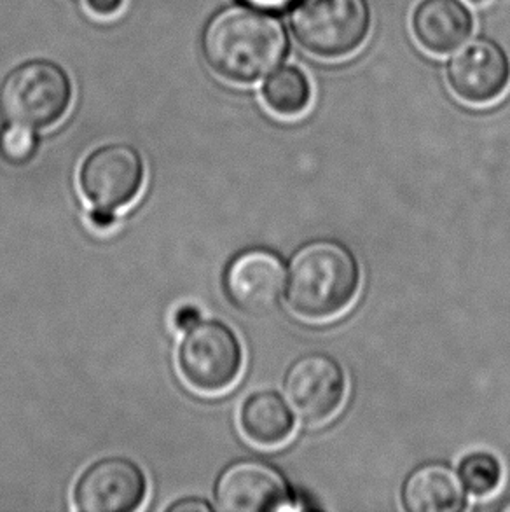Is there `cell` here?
Instances as JSON below:
<instances>
[{"label": "cell", "instance_id": "4", "mask_svg": "<svg viewBox=\"0 0 510 512\" xmlns=\"http://www.w3.org/2000/svg\"><path fill=\"white\" fill-rule=\"evenodd\" d=\"M144 182V158L137 147L112 142L91 151L79 168V187L90 203L91 224L111 228L119 210L137 200Z\"/></svg>", "mask_w": 510, "mask_h": 512}, {"label": "cell", "instance_id": "1", "mask_svg": "<svg viewBox=\"0 0 510 512\" xmlns=\"http://www.w3.org/2000/svg\"><path fill=\"white\" fill-rule=\"evenodd\" d=\"M201 53L217 76L252 84L268 76L287 55V34L275 16L261 9L228 7L208 21Z\"/></svg>", "mask_w": 510, "mask_h": 512}, {"label": "cell", "instance_id": "10", "mask_svg": "<svg viewBox=\"0 0 510 512\" xmlns=\"http://www.w3.org/2000/svg\"><path fill=\"white\" fill-rule=\"evenodd\" d=\"M215 507L224 512H266L287 509L289 490L273 465L240 460L224 469L214 488Z\"/></svg>", "mask_w": 510, "mask_h": 512}, {"label": "cell", "instance_id": "21", "mask_svg": "<svg viewBox=\"0 0 510 512\" xmlns=\"http://www.w3.org/2000/svg\"><path fill=\"white\" fill-rule=\"evenodd\" d=\"M247 6L261 9V11H283L292 6L296 0H243Z\"/></svg>", "mask_w": 510, "mask_h": 512}, {"label": "cell", "instance_id": "15", "mask_svg": "<svg viewBox=\"0 0 510 512\" xmlns=\"http://www.w3.org/2000/svg\"><path fill=\"white\" fill-rule=\"evenodd\" d=\"M262 98L271 112L280 118H297L308 111L311 104V83L303 70L282 67L266 79Z\"/></svg>", "mask_w": 510, "mask_h": 512}, {"label": "cell", "instance_id": "23", "mask_svg": "<svg viewBox=\"0 0 510 512\" xmlns=\"http://www.w3.org/2000/svg\"><path fill=\"white\" fill-rule=\"evenodd\" d=\"M505 509H507V511H510V504L509 506L505 507Z\"/></svg>", "mask_w": 510, "mask_h": 512}, {"label": "cell", "instance_id": "6", "mask_svg": "<svg viewBox=\"0 0 510 512\" xmlns=\"http://www.w3.org/2000/svg\"><path fill=\"white\" fill-rule=\"evenodd\" d=\"M290 25L297 42L311 55L343 58L366 42L371 9L366 0H303Z\"/></svg>", "mask_w": 510, "mask_h": 512}, {"label": "cell", "instance_id": "17", "mask_svg": "<svg viewBox=\"0 0 510 512\" xmlns=\"http://www.w3.org/2000/svg\"><path fill=\"white\" fill-rule=\"evenodd\" d=\"M39 140L35 130L7 123L0 132V156L11 165H25L37 153Z\"/></svg>", "mask_w": 510, "mask_h": 512}, {"label": "cell", "instance_id": "16", "mask_svg": "<svg viewBox=\"0 0 510 512\" xmlns=\"http://www.w3.org/2000/svg\"><path fill=\"white\" fill-rule=\"evenodd\" d=\"M458 478L465 492L476 499H486L495 495L504 483V464L493 453L474 451L462 458Z\"/></svg>", "mask_w": 510, "mask_h": 512}, {"label": "cell", "instance_id": "2", "mask_svg": "<svg viewBox=\"0 0 510 512\" xmlns=\"http://www.w3.org/2000/svg\"><path fill=\"white\" fill-rule=\"evenodd\" d=\"M362 271L350 250L336 242H311L290 261L287 305L308 322H329L353 305Z\"/></svg>", "mask_w": 510, "mask_h": 512}, {"label": "cell", "instance_id": "11", "mask_svg": "<svg viewBox=\"0 0 510 512\" xmlns=\"http://www.w3.org/2000/svg\"><path fill=\"white\" fill-rule=\"evenodd\" d=\"M282 259L264 249L245 250L229 263L224 285L236 308L250 315H266L280 305L285 291Z\"/></svg>", "mask_w": 510, "mask_h": 512}, {"label": "cell", "instance_id": "14", "mask_svg": "<svg viewBox=\"0 0 510 512\" xmlns=\"http://www.w3.org/2000/svg\"><path fill=\"white\" fill-rule=\"evenodd\" d=\"M296 427V416L282 395L261 390L245 399L240 408V429L250 443L276 448L287 443Z\"/></svg>", "mask_w": 510, "mask_h": 512}, {"label": "cell", "instance_id": "8", "mask_svg": "<svg viewBox=\"0 0 510 512\" xmlns=\"http://www.w3.org/2000/svg\"><path fill=\"white\" fill-rule=\"evenodd\" d=\"M283 388L303 423L318 427L332 420L343 406L348 381L338 360L325 353H310L290 366Z\"/></svg>", "mask_w": 510, "mask_h": 512}, {"label": "cell", "instance_id": "13", "mask_svg": "<svg viewBox=\"0 0 510 512\" xmlns=\"http://www.w3.org/2000/svg\"><path fill=\"white\" fill-rule=\"evenodd\" d=\"M402 504L409 512H456L467 506L462 481L448 465L418 467L402 488Z\"/></svg>", "mask_w": 510, "mask_h": 512}, {"label": "cell", "instance_id": "22", "mask_svg": "<svg viewBox=\"0 0 510 512\" xmlns=\"http://www.w3.org/2000/svg\"><path fill=\"white\" fill-rule=\"evenodd\" d=\"M470 2H474V4H481L484 0H470Z\"/></svg>", "mask_w": 510, "mask_h": 512}, {"label": "cell", "instance_id": "19", "mask_svg": "<svg viewBox=\"0 0 510 512\" xmlns=\"http://www.w3.org/2000/svg\"><path fill=\"white\" fill-rule=\"evenodd\" d=\"M214 506L200 497H184L166 507V512H212Z\"/></svg>", "mask_w": 510, "mask_h": 512}, {"label": "cell", "instance_id": "18", "mask_svg": "<svg viewBox=\"0 0 510 512\" xmlns=\"http://www.w3.org/2000/svg\"><path fill=\"white\" fill-rule=\"evenodd\" d=\"M201 320L203 313L198 306L182 305L173 312L172 324L179 333H186L191 327L200 324Z\"/></svg>", "mask_w": 510, "mask_h": 512}, {"label": "cell", "instance_id": "9", "mask_svg": "<svg viewBox=\"0 0 510 512\" xmlns=\"http://www.w3.org/2000/svg\"><path fill=\"white\" fill-rule=\"evenodd\" d=\"M448 83L465 104H493L509 88V56L490 39L469 42L451 58Z\"/></svg>", "mask_w": 510, "mask_h": 512}, {"label": "cell", "instance_id": "5", "mask_svg": "<svg viewBox=\"0 0 510 512\" xmlns=\"http://www.w3.org/2000/svg\"><path fill=\"white\" fill-rule=\"evenodd\" d=\"M242 341L221 320H201L184 333L177 350V366L187 385L201 394H221L242 374Z\"/></svg>", "mask_w": 510, "mask_h": 512}, {"label": "cell", "instance_id": "7", "mask_svg": "<svg viewBox=\"0 0 510 512\" xmlns=\"http://www.w3.org/2000/svg\"><path fill=\"white\" fill-rule=\"evenodd\" d=\"M149 483L142 467L111 455L88 465L72 490V506L81 512H133L144 504Z\"/></svg>", "mask_w": 510, "mask_h": 512}, {"label": "cell", "instance_id": "20", "mask_svg": "<svg viewBox=\"0 0 510 512\" xmlns=\"http://www.w3.org/2000/svg\"><path fill=\"white\" fill-rule=\"evenodd\" d=\"M86 4L90 7L91 13L102 16V18H109L123 9L125 0H86Z\"/></svg>", "mask_w": 510, "mask_h": 512}, {"label": "cell", "instance_id": "3", "mask_svg": "<svg viewBox=\"0 0 510 512\" xmlns=\"http://www.w3.org/2000/svg\"><path fill=\"white\" fill-rule=\"evenodd\" d=\"M74 86L69 72L48 58L16 65L0 83V114L7 123L46 130L69 112Z\"/></svg>", "mask_w": 510, "mask_h": 512}, {"label": "cell", "instance_id": "12", "mask_svg": "<svg viewBox=\"0 0 510 512\" xmlns=\"http://www.w3.org/2000/svg\"><path fill=\"white\" fill-rule=\"evenodd\" d=\"M474 18L460 0H423L413 14L416 41L435 55H448L469 39Z\"/></svg>", "mask_w": 510, "mask_h": 512}]
</instances>
